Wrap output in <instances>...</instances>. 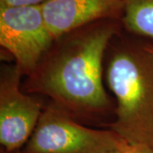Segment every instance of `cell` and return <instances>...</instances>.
<instances>
[{
    "instance_id": "1",
    "label": "cell",
    "mask_w": 153,
    "mask_h": 153,
    "mask_svg": "<svg viewBox=\"0 0 153 153\" xmlns=\"http://www.w3.org/2000/svg\"><path fill=\"white\" fill-rule=\"evenodd\" d=\"M117 20H101L55 38L31 75L27 93L49 97L74 118L102 116L111 109L105 61L110 44L123 31Z\"/></svg>"
},
{
    "instance_id": "2",
    "label": "cell",
    "mask_w": 153,
    "mask_h": 153,
    "mask_svg": "<svg viewBox=\"0 0 153 153\" xmlns=\"http://www.w3.org/2000/svg\"><path fill=\"white\" fill-rule=\"evenodd\" d=\"M127 34L112 40L105 56V82L116 100L109 128L129 146L153 148V53L147 41Z\"/></svg>"
},
{
    "instance_id": "3",
    "label": "cell",
    "mask_w": 153,
    "mask_h": 153,
    "mask_svg": "<svg viewBox=\"0 0 153 153\" xmlns=\"http://www.w3.org/2000/svg\"><path fill=\"white\" fill-rule=\"evenodd\" d=\"M129 145L112 129L91 128L51 103L44 107L22 153H105Z\"/></svg>"
},
{
    "instance_id": "4",
    "label": "cell",
    "mask_w": 153,
    "mask_h": 153,
    "mask_svg": "<svg viewBox=\"0 0 153 153\" xmlns=\"http://www.w3.org/2000/svg\"><path fill=\"white\" fill-rule=\"evenodd\" d=\"M55 40L41 4H0V45L22 76L33 73Z\"/></svg>"
},
{
    "instance_id": "5",
    "label": "cell",
    "mask_w": 153,
    "mask_h": 153,
    "mask_svg": "<svg viewBox=\"0 0 153 153\" xmlns=\"http://www.w3.org/2000/svg\"><path fill=\"white\" fill-rule=\"evenodd\" d=\"M22 73L13 65H4L0 75V144L4 152L21 151L38 124L44 107L24 92Z\"/></svg>"
},
{
    "instance_id": "6",
    "label": "cell",
    "mask_w": 153,
    "mask_h": 153,
    "mask_svg": "<svg viewBox=\"0 0 153 153\" xmlns=\"http://www.w3.org/2000/svg\"><path fill=\"white\" fill-rule=\"evenodd\" d=\"M45 21L55 38L101 20L122 22L124 0H45Z\"/></svg>"
},
{
    "instance_id": "7",
    "label": "cell",
    "mask_w": 153,
    "mask_h": 153,
    "mask_svg": "<svg viewBox=\"0 0 153 153\" xmlns=\"http://www.w3.org/2000/svg\"><path fill=\"white\" fill-rule=\"evenodd\" d=\"M123 30L153 43V0H124Z\"/></svg>"
},
{
    "instance_id": "8",
    "label": "cell",
    "mask_w": 153,
    "mask_h": 153,
    "mask_svg": "<svg viewBox=\"0 0 153 153\" xmlns=\"http://www.w3.org/2000/svg\"><path fill=\"white\" fill-rule=\"evenodd\" d=\"M45 0H0V4L9 6L37 5L43 4Z\"/></svg>"
},
{
    "instance_id": "9",
    "label": "cell",
    "mask_w": 153,
    "mask_h": 153,
    "mask_svg": "<svg viewBox=\"0 0 153 153\" xmlns=\"http://www.w3.org/2000/svg\"><path fill=\"white\" fill-rule=\"evenodd\" d=\"M128 153H153V148L145 145L129 146Z\"/></svg>"
},
{
    "instance_id": "10",
    "label": "cell",
    "mask_w": 153,
    "mask_h": 153,
    "mask_svg": "<svg viewBox=\"0 0 153 153\" xmlns=\"http://www.w3.org/2000/svg\"><path fill=\"white\" fill-rule=\"evenodd\" d=\"M129 146H128L125 149H122V150H115V151H111V152H108L105 153H128V149Z\"/></svg>"
},
{
    "instance_id": "11",
    "label": "cell",
    "mask_w": 153,
    "mask_h": 153,
    "mask_svg": "<svg viewBox=\"0 0 153 153\" xmlns=\"http://www.w3.org/2000/svg\"><path fill=\"white\" fill-rule=\"evenodd\" d=\"M147 46H148V49H150V50H151V51L153 53V43L150 42V41H147Z\"/></svg>"
},
{
    "instance_id": "12",
    "label": "cell",
    "mask_w": 153,
    "mask_h": 153,
    "mask_svg": "<svg viewBox=\"0 0 153 153\" xmlns=\"http://www.w3.org/2000/svg\"><path fill=\"white\" fill-rule=\"evenodd\" d=\"M4 153H8V152H4ZM13 153H22V152H21V151H19V152H13Z\"/></svg>"
}]
</instances>
